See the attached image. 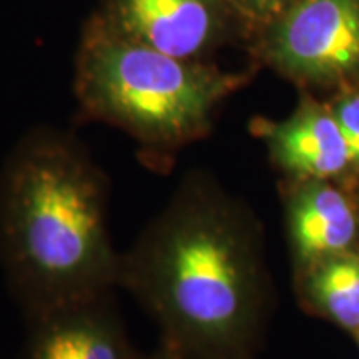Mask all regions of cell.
<instances>
[{
	"mask_svg": "<svg viewBox=\"0 0 359 359\" xmlns=\"http://www.w3.org/2000/svg\"><path fill=\"white\" fill-rule=\"evenodd\" d=\"M309 293L344 327H359V259L336 258L321 264L308 281Z\"/></svg>",
	"mask_w": 359,
	"mask_h": 359,
	"instance_id": "cell-9",
	"label": "cell"
},
{
	"mask_svg": "<svg viewBox=\"0 0 359 359\" xmlns=\"http://www.w3.org/2000/svg\"><path fill=\"white\" fill-rule=\"evenodd\" d=\"M245 228L198 173L120 253L128 291L185 359H238L253 327L258 269Z\"/></svg>",
	"mask_w": 359,
	"mask_h": 359,
	"instance_id": "cell-2",
	"label": "cell"
},
{
	"mask_svg": "<svg viewBox=\"0 0 359 359\" xmlns=\"http://www.w3.org/2000/svg\"><path fill=\"white\" fill-rule=\"evenodd\" d=\"M293 2L296 0H230L240 22L258 27L259 30L275 20Z\"/></svg>",
	"mask_w": 359,
	"mask_h": 359,
	"instance_id": "cell-10",
	"label": "cell"
},
{
	"mask_svg": "<svg viewBox=\"0 0 359 359\" xmlns=\"http://www.w3.org/2000/svg\"><path fill=\"white\" fill-rule=\"evenodd\" d=\"M257 132L264 138L278 167L296 178H327L351 163L348 145L333 111L303 103L281 122L259 120Z\"/></svg>",
	"mask_w": 359,
	"mask_h": 359,
	"instance_id": "cell-7",
	"label": "cell"
},
{
	"mask_svg": "<svg viewBox=\"0 0 359 359\" xmlns=\"http://www.w3.org/2000/svg\"><path fill=\"white\" fill-rule=\"evenodd\" d=\"M97 17L122 37L188 60H206L240 22L230 0H103Z\"/></svg>",
	"mask_w": 359,
	"mask_h": 359,
	"instance_id": "cell-5",
	"label": "cell"
},
{
	"mask_svg": "<svg viewBox=\"0 0 359 359\" xmlns=\"http://www.w3.org/2000/svg\"><path fill=\"white\" fill-rule=\"evenodd\" d=\"M137 359H185L180 354L177 349H175L172 344L167 343V341L160 339L158 346H156L154 351L147 353V354H138Z\"/></svg>",
	"mask_w": 359,
	"mask_h": 359,
	"instance_id": "cell-12",
	"label": "cell"
},
{
	"mask_svg": "<svg viewBox=\"0 0 359 359\" xmlns=\"http://www.w3.org/2000/svg\"><path fill=\"white\" fill-rule=\"evenodd\" d=\"M258 52L302 82L359 75V0H296L259 30Z\"/></svg>",
	"mask_w": 359,
	"mask_h": 359,
	"instance_id": "cell-4",
	"label": "cell"
},
{
	"mask_svg": "<svg viewBox=\"0 0 359 359\" xmlns=\"http://www.w3.org/2000/svg\"><path fill=\"white\" fill-rule=\"evenodd\" d=\"M290 235L302 262L339 255L356 236V218L334 188L311 183L290 200Z\"/></svg>",
	"mask_w": 359,
	"mask_h": 359,
	"instance_id": "cell-8",
	"label": "cell"
},
{
	"mask_svg": "<svg viewBox=\"0 0 359 359\" xmlns=\"http://www.w3.org/2000/svg\"><path fill=\"white\" fill-rule=\"evenodd\" d=\"M110 183L74 135L40 127L0 170V264L25 318L114 293Z\"/></svg>",
	"mask_w": 359,
	"mask_h": 359,
	"instance_id": "cell-1",
	"label": "cell"
},
{
	"mask_svg": "<svg viewBox=\"0 0 359 359\" xmlns=\"http://www.w3.org/2000/svg\"><path fill=\"white\" fill-rule=\"evenodd\" d=\"M115 294L107 293L27 318L20 359H137Z\"/></svg>",
	"mask_w": 359,
	"mask_h": 359,
	"instance_id": "cell-6",
	"label": "cell"
},
{
	"mask_svg": "<svg viewBox=\"0 0 359 359\" xmlns=\"http://www.w3.org/2000/svg\"><path fill=\"white\" fill-rule=\"evenodd\" d=\"M333 115L348 145L349 158L359 165V93L341 98Z\"/></svg>",
	"mask_w": 359,
	"mask_h": 359,
	"instance_id": "cell-11",
	"label": "cell"
},
{
	"mask_svg": "<svg viewBox=\"0 0 359 359\" xmlns=\"http://www.w3.org/2000/svg\"><path fill=\"white\" fill-rule=\"evenodd\" d=\"M246 75L168 55L114 32L98 17L85 27L75 60V97L85 118L120 128L154 170L210 132L213 114Z\"/></svg>",
	"mask_w": 359,
	"mask_h": 359,
	"instance_id": "cell-3",
	"label": "cell"
}]
</instances>
